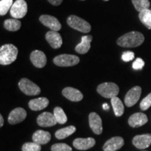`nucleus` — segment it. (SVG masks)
Segmentation results:
<instances>
[{
    "instance_id": "9",
    "label": "nucleus",
    "mask_w": 151,
    "mask_h": 151,
    "mask_svg": "<svg viewBox=\"0 0 151 151\" xmlns=\"http://www.w3.org/2000/svg\"><path fill=\"white\" fill-rule=\"evenodd\" d=\"M39 20L43 25L48 27L52 31L58 32L62 28L61 23L54 16H49V15H42L39 18Z\"/></svg>"
},
{
    "instance_id": "38",
    "label": "nucleus",
    "mask_w": 151,
    "mask_h": 151,
    "mask_svg": "<svg viewBox=\"0 0 151 151\" xmlns=\"http://www.w3.org/2000/svg\"><path fill=\"white\" fill-rule=\"evenodd\" d=\"M104 1H109V0H104Z\"/></svg>"
},
{
    "instance_id": "7",
    "label": "nucleus",
    "mask_w": 151,
    "mask_h": 151,
    "mask_svg": "<svg viewBox=\"0 0 151 151\" xmlns=\"http://www.w3.org/2000/svg\"><path fill=\"white\" fill-rule=\"evenodd\" d=\"M27 12V4L24 0H16L10 10L11 16L14 18H22Z\"/></svg>"
},
{
    "instance_id": "22",
    "label": "nucleus",
    "mask_w": 151,
    "mask_h": 151,
    "mask_svg": "<svg viewBox=\"0 0 151 151\" xmlns=\"http://www.w3.org/2000/svg\"><path fill=\"white\" fill-rule=\"evenodd\" d=\"M49 104V100L46 97H39L30 100L29 107L31 110L37 111L46 109Z\"/></svg>"
},
{
    "instance_id": "27",
    "label": "nucleus",
    "mask_w": 151,
    "mask_h": 151,
    "mask_svg": "<svg viewBox=\"0 0 151 151\" xmlns=\"http://www.w3.org/2000/svg\"><path fill=\"white\" fill-rule=\"evenodd\" d=\"M53 114L57 122L59 124H65L67 121V117L65 111L60 107H55L54 109Z\"/></svg>"
},
{
    "instance_id": "19",
    "label": "nucleus",
    "mask_w": 151,
    "mask_h": 151,
    "mask_svg": "<svg viewBox=\"0 0 151 151\" xmlns=\"http://www.w3.org/2000/svg\"><path fill=\"white\" fill-rule=\"evenodd\" d=\"M62 94L67 99L71 101H80L83 98V94L81 91L71 87H67L62 90Z\"/></svg>"
},
{
    "instance_id": "30",
    "label": "nucleus",
    "mask_w": 151,
    "mask_h": 151,
    "mask_svg": "<svg viewBox=\"0 0 151 151\" xmlns=\"http://www.w3.org/2000/svg\"><path fill=\"white\" fill-rule=\"evenodd\" d=\"M22 151H41V146L40 144L35 142H27L24 143L22 146Z\"/></svg>"
},
{
    "instance_id": "5",
    "label": "nucleus",
    "mask_w": 151,
    "mask_h": 151,
    "mask_svg": "<svg viewBox=\"0 0 151 151\" xmlns=\"http://www.w3.org/2000/svg\"><path fill=\"white\" fill-rule=\"evenodd\" d=\"M18 86L20 90L26 95L35 96L41 93L40 88L28 78H22L19 81Z\"/></svg>"
},
{
    "instance_id": "8",
    "label": "nucleus",
    "mask_w": 151,
    "mask_h": 151,
    "mask_svg": "<svg viewBox=\"0 0 151 151\" xmlns=\"http://www.w3.org/2000/svg\"><path fill=\"white\" fill-rule=\"evenodd\" d=\"M141 88L139 86H135L130 89L124 97V104L127 107L133 106L138 102L141 97Z\"/></svg>"
},
{
    "instance_id": "28",
    "label": "nucleus",
    "mask_w": 151,
    "mask_h": 151,
    "mask_svg": "<svg viewBox=\"0 0 151 151\" xmlns=\"http://www.w3.org/2000/svg\"><path fill=\"white\" fill-rule=\"evenodd\" d=\"M132 1L136 10L139 13L143 10L148 9L150 6L149 0H132Z\"/></svg>"
},
{
    "instance_id": "12",
    "label": "nucleus",
    "mask_w": 151,
    "mask_h": 151,
    "mask_svg": "<svg viewBox=\"0 0 151 151\" xmlns=\"http://www.w3.org/2000/svg\"><path fill=\"white\" fill-rule=\"evenodd\" d=\"M89 124L92 132L95 134H101L102 133V120L97 113L92 112L89 115Z\"/></svg>"
},
{
    "instance_id": "10",
    "label": "nucleus",
    "mask_w": 151,
    "mask_h": 151,
    "mask_svg": "<svg viewBox=\"0 0 151 151\" xmlns=\"http://www.w3.org/2000/svg\"><path fill=\"white\" fill-rule=\"evenodd\" d=\"M37 124L43 127H52L58 123L54 114L50 112H43L38 116L37 119Z\"/></svg>"
},
{
    "instance_id": "21",
    "label": "nucleus",
    "mask_w": 151,
    "mask_h": 151,
    "mask_svg": "<svg viewBox=\"0 0 151 151\" xmlns=\"http://www.w3.org/2000/svg\"><path fill=\"white\" fill-rule=\"evenodd\" d=\"M51 135L50 132L43 131V130H37L32 135V140L34 142L40 145H44L48 143L50 141Z\"/></svg>"
},
{
    "instance_id": "31",
    "label": "nucleus",
    "mask_w": 151,
    "mask_h": 151,
    "mask_svg": "<svg viewBox=\"0 0 151 151\" xmlns=\"http://www.w3.org/2000/svg\"><path fill=\"white\" fill-rule=\"evenodd\" d=\"M51 151H72V148L66 143H60L52 145Z\"/></svg>"
},
{
    "instance_id": "24",
    "label": "nucleus",
    "mask_w": 151,
    "mask_h": 151,
    "mask_svg": "<svg viewBox=\"0 0 151 151\" xmlns=\"http://www.w3.org/2000/svg\"><path fill=\"white\" fill-rule=\"evenodd\" d=\"M76 127L73 125H70L65 128H62V129H58L55 132V137L58 139H64L65 138L69 137L70 135L73 134L76 132Z\"/></svg>"
},
{
    "instance_id": "36",
    "label": "nucleus",
    "mask_w": 151,
    "mask_h": 151,
    "mask_svg": "<svg viewBox=\"0 0 151 151\" xmlns=\"http://www.w3.org/2000/svg\"><path fill=\"white\" fill-rule=\"evenodd\" d=\"M4 125V118L2 115H0V127H2Z\"/></svg>"
},
{
    "instance_id": "1",
    "label": "nucleus",
    "mask_w": 151,
    "mask_h": 151,
    "mask_svg": "<svg viewBox=\"0 0 151 151\" xmlns=\"http://www.w3.org/2000/svg\"><path fill=\"white\" fill-rule=\"evenodd\" d=\"M144 40L143 34L139 32H130L119 38L117 44L123 48H136L141 46Z\"/></svg>"
},
{
    "instance_id": "18",
    "label": "nucleus",
    "mask_w": 151,
    "mask_h": 151,
    "mask_svg": "<svg viewBox=\"0 0 151 151\" xmlns=\"http://www.w3.org/2000/svg\"><path fill=\"white\" fill-rule=\"evenodd\" d=\"M46 39L50 46L54 49L60 48L62 45L61 35L58 32L49 31L46 35Z\"/></svg>"
},
{
    "instance_id": "32",
    "label": "nucleus",
    "mask_w": 151,
    "mask_h": 151,
    "mask_svg": "<svg viewBox=\"0 0 151 151\" xmlns=\"http://www.w3.org/2000/svg\"><path fill=\"white\" fill-rule=\"evenodd\" d=\"M151 106V93L148 94L140 103V108L142 111H146Z\"/></svg>"
},
{
    "instance_id": "6",
    "label": "nucleus",
    "mask_w": 151,
    "mask_h": 151,
    "mask_svg": "<svg viewBox=\"0 0 151 151\" xmlns=\"http://www.w3.org/2000/svg\"><path fill=\"white\" fill-rule=\"evenodd\" d=\"M80 62V58L73 55L62 54L56 56L53 59L55 65L59 67H72L78 65Z\"/></svg>"
},
{
    "instance_id": "37",
    "label": "nucleus",
    "mask_w": 151,
    "mask_h": 151,
    "mask_svg": "<svg viewBox=\"0 0 151 151\" xmlns=\"http://www.w3.org/2000/svg\"><path fill=\"white\" fill-rule=\"evenodd\" d=\"M103 109L106 111H108L109 109V106L108 104H106V103L104 104H103Z\"/></svg>"
},
{
    "instance_id": "29",
    "label": "nucleus",
    "mask_w": 151,
    "mask_h": 151,
    "mask_svg": "<svg viewBox=\"0 0 151 151\" xmlns=\"http://www.w3.org/2000/svg\"><path fill=\"white\" fill-rule=\"evenodd\" d=\"M13 4V0H1L0 1V15L4 16L11 10Z\"/></svg>"
},
{
    "instance_id": "14",
    "label": "nucleus",
    "mask_w": 151,
    "mask_h": 151,
    "mask_svg": "<svg viewBox=\"0 0 151 151\" xmlns=\"http://www.w3.org/2000/svg\"><path fill=\"white\" fill-rule=\"evenodd\" d=\"M132 143L138 149H145L151 145V134H146L135 136L132 139Z\"/></svg>"
},
{
    "instance_id": "2",
    "label": "nucleus",
    "mask_w": 151,
    "mask_h": 151,
    "mask_svg": "<svg viewBox=\"0 0 151 151\" xmlns=\"http://www.w3.org/2000/svg\"><path fill=\"white\" fill-rule=\"evenodd\" d=\"M18 50L14 45L5 44L0 48V64L9 65L16 61L18 57Z\"/></svg>"
},
{
    "instance_id": "23",
    "label": "nucleus",
    "mask_w": 151,
    "mask_h": 151,
    "mask_svg": "<svg viewBox=\"0 0 151 151\" xmlns=\"http://www.w3.org/2000/svg\"><path fill=\"white\" fill-rule=\"evenodd\" d=\"M111 99V104H112L115 115L117 117L122 116L124 113V108L121 100L119 99L118 97H115Z\"/></svg>"
},
{
    "instance_id": "15",
    "label": "nucleus",
    "mask_w": 151,
    "mask_h": 151,
    "mask_svg": "<svg viewBox=\"0 0 151 151\" xmlns=\"http://www.w3.org/2000/svg\"><path fill=\"white\" fill-rule=\"evenodd\" d=\"M30 60L34 66L37 68H43L46 65L47 58L44 52L41 50H34L30 55Z\"/></svg>"
},
{
    "instance_id": "39",
    "label": "nucleus",
    "mask_w": 151,
    "mask_h": 151,
    "mask_svg": "<svg viewBox=\"0 0 151 151\" xmlns=\"http://www.w3.org/2000/svg\"><path fill=\"white\" fill-rule=\"evenodd\" d=\"M81 1H85V0H81Z\"/></svg>"
},
{
    "instance_id": "34",
    "label": "nucleus",
    "mask_w": 151,
    "mask_h": 151,
    "mask_svg": "<svg viewBox=\"0 0 151 151\" xmlns=\"http://www.w3.org/2000/svg\"><path fill=\"white\" fill-rule=\"evenodd\" d=\"M134 58V53L132 51L124 52L122 55V60L124 62H129L132 61Z\"/></svg>"
},
{
    "instance_id": "25",
    "label": "nucleus",
    "mask_w": 151,
    "mask_h": 151,
    "mask_svg": "<svg viewBox=\"0 0 151 151\" xmlns=\"http://www.w3.org/2000/svg\"><path fill=\"white\" fill-rule=\"evenodd\" d=\"M4 26L5 29L9 31L16 32L20 29L21 27V22L16 18L7 19L4 21Z\"/></svg>"
},
{
    "instance_id": "16",
    "label": "nucleus",
    "mask_w": 151,
    "mask_h": 151,
    "mask_svg": "<svg viewBox=\"0 0 151 151\" xmlns=\"http://www.w3.org/2000/svg\"><path fill=\"white\" fill-rule=\"evenodd\" d=\"M148 117L143 113H134L129 117L128 123L132 127L137 128L144 125L148 122Z\"/></svg>"
},
{
    "instance_id": "20",
    "label": "nucleus",
    "mask_w": 151,
    "mask_h": 151,
    "mask_svg": "<svg viewBox=\"0 0 151 151\" xmlns=\"http://www.w3.org/2000/svg\"><path fill=\"white\" fill-rule=\"evenodd\" d=\"M92 41V36L86 35L83 36L81 38V42L78 43L75 48L76 52L79 54H86L89 51L91 47V43Z\"/></svg>"
},
{
    "instance_id": "35",
    "label": "nucleus",
    "mask_w": 151,
    "mask_h": 151,
    "mask_svg": "<svg viewBox=\"0 0 151 151\" xmlns=\"http://www.w3.org/2000/svg\"><path fill=\"white\" fill-rule=\"evenodd\" d=\"M49 3L53 6H59L62 4V0H48Z\"/></svg>"
},
{
    "instance_id": "11",
    "label": "nucleus",
    "mask_w": 151,
    "mask_h": 151,
    "mask_svg": "<svg viewBox=\"0 0 151 151\" xmlns=\"http://www.w3.org/2000/svg\"><path fill=\"white\" fill-rule=\"evenodd\" d=\"M27 117V112L23 108H16L9 113L8 121L11 124H16L23 121Z\"/></svg>"
},
{
    "instance_id": "13",
    "label": "nucleus",
    "mask_w": 151,
    "mask_h": 151,
    "mask_svg": "<svg viewBox=\"0 0 151 151\" xmlns=\"http://www.w3.org/2000/svg\"><path fill=\"white\" fill-rule=\"evenodd\" d=\"M124 139L121 137H114L109 139L103 146L104 151H116L124 146Z\"/></svg>"
},
{
    "instance_id": "26",
    "label": "nucleus",
    "mask_w": 151,
    "mask_h": 151,
    "mask_svg": "<svg viewBox=\"0 0 151 151\" xmlns=\"http://www.w3.org/2000/svg\"><path fill=\"white\" fill-rule=\"evenodd\" d=\"M139 18L148 29H151V10L148 9L141 11L139 14Z\"/></svg>"
},
{
    "instance_id": "4",
    "label": "nucleus",
    "mask_w": 151,
    "mask_h": 151,
    "mask_svg": "<svg viewBox=\"0 0 151 151\" xmlns=\"http://www.w3.org/2000/svg\"><path fill=\"white\" fill-rule=\"evenodd\" d=\"M119 87L114 83H103L98 86L97 91L100 95L108 99L117 97L119 93Z\"/></svg>"
},
{
    "instance_id": "3",
    "label": "nucleus",
    "mask_w": 151,
    "mask_h": 151,
    "mask_svg": "<svg viewBox=\"0 0 151 151\" xmlns=\"http://www.w3.org/2000/svg\"><path fill=\"white\" fill-rule=\"evenodd\" d=\"M67 22L69 27L82 33H88L91 30V25L89 22L74 15L68 17Z\"/></svg>"
},
{
    "instance_id": "33",
    "label": "nucleus",
    "mask_w": 151,
    "mask_h": 151,
    "mask_svg": "<svg viewBox=\"0 0 151 151\" xmlns=\"http://www.w3.org/2000/svg\"><path fill=\"white\" fill-rule=\"evenodd\" d=\"M145 65V62L141 58H137L134 62L132 64V67L135 70H140L142 69L143 66Z\"/></svg>"
},
{
    "instance_id": "17",
    "label": "nucleus",
    "mask_w": 151,
    "mask_h": 151,
    "mask_svg": "<svg viewBox=\"0 0 151 151\" xmlns=\"http://www.w3.org/2000/svg\"><path fill=\"white\" fill-rule=\"evenodd\" d=\"M96 143V141L93 138H78L76 139L73 142V146L75 147L77 150H86L90 149L93 147Z\"/></svg>"
}]
</instances>
